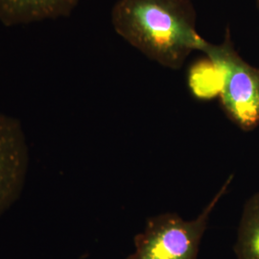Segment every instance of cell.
<instances>
[{
  "mask_svg": "<svg viewBox=\"0 0 259 259\" xmlns=\"http://www.w3.org/2000/svg\"><path fill=\"white\" fill-rule=\"evenodd\" d=\"M111 23L132 47L171 69H180L205 42L189 0H118L111 10Z\"/></svg>",
  "mask_w": 259,
  "mask_h": 259,
  "instance_id": "6da1fadb",
  "label": "cell"
},
{
  "mask_svg": "<svg viewBox=\"0 0 259 259\" xmlns=\"http://www.w3.org/2000/svg\"><path fill=\"white\" fill-rule=\"evenodd\" d=\"M232 178H230L196 219L185 221L175 213L149 218L135 237V251L127 259H197L208 219Z\"/></svg>",
  "mask_w": 259,
  "mask_h": 259,
  "instance_id": "7a4b0ae2",
  "label": "cell"
},
{
  "mask_svg": "<svg viewBox=\"0 0 259 259\" xmlns=\"http://www.w3.org/2000/svg\"><path fill=\"white\" fill-rule=\"evenodd\" d=\"M201 52L222 69L225 82L220 99L224 111L241 129H254L259 124L258 68L247 64L229 39L220 45L205 40Z\"/></svg>",
  "mask_w": 259,
  "mask_h": 259,
  "instance_id": "3957f363",
  "label": "cell"
},
{
  "mask_svg": "<svg viewBox=\"0 0 259 259\" xmlns=\"http://www.w3.org/2000/svg\"><path fill=\"white\" fill-rule=\"evenodd\" d=\"M29 166V150L21 123L0 112V216L22 192Z\"/></svg>",
  "mask_w": 259,
  "mask_h": 259,
  "instance_id": "277c9868",
  "label": "cell"
},
{
  "mask_svg": "<svg viewBox=\"0 0 259 259\" xmlns=\"http://www.w3.org/2000/svg\"><path fill=\"white\" fill-rule=\"evenodd\" d=\"M80 0H0V21L17 26L68 17Z\"/></svg>",
  "mask_w": 259,
  "mask_h": 259,
  "instance_id": "5b68a950",
  "label": "cell"
},
{
  "mask_svg": "<svg viewBox=\"0 0 259 259\" xmlns=\"http://www.w3.org/2000/svg\"><path fill=\"white\" fill-rule=\"evenodd\" d=\"M224 73L219 65L206 58L192 65L188 72V85L192 94L200 100H211L221 95Z\"/></svg>",
  "mask_w": 259,
  "mask_h": 259,
  "instance_id": "8992f818",
  "label": "cell"
},
{
  "mask_svg": "<svg viewBox=\"0 0 259 259\" xmlns=\"http://www.w3.org/2000/svg\"><path fill=\"white\" fill-rule=\"evenodd\" d=\"M234 250L238 259H259V193L245 206Z\"/></svg>",
  "mask_w": 259,
  "mask_h": 259,
  "instance_id": "52a82bcc",
  "label": "cell"
},
{
  "mask_svg": "<svg viewBox=\"0 0 259 259\" xmlns=\"http://www.w3.org/2000/svg\"><path fill=\"white\" fill-rule=\"evenodd\" d=\"M257 6H258L259 8V0H257Z\"/></svg>",
  "mask_w": 259,
  "mask_h": 259,
  "instance_id": "ba28073f",
  "label": "cell"
}]
</instances>
